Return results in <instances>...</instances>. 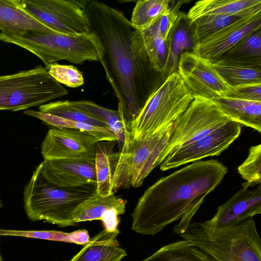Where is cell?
Masks as SVG:
<instances>
[{
  "instance_id": "1",
  "label": "cell",
  "mask_w": 261,
  "mask_h": 261,
  "mask_svg": "<svg viewBox=\"0 0 261 261\" xmlns=\"http://www.w3.org/2000/svg\"><path fill=\"white\" fill-rule=\"evenodd\" d=\"M90 32L97 38L99 57L126 122L134 120L159 87L161 75L152 68L140 31L124 14L98 1H88Z\"/></svg>"
},
{
  "instance_id": "2",
  "label": "cell",
  "mask_w": 261,
  "mask_h": 261,
  "mask_svg": "<svg viewBox=\"0 0 261 261\" xmlns=\"http://www.w3.org/2000/svg\"><path fill=\"white\" fill-rule=\"evenodd\" d=\"M227 171L218 160H210L194 162L162 177L139 199L132 214V229L153 236L179 219L178 226L187 227Z\"/></svg>"
},
{
  "instance_id": "3",
  "label": "cell",
  "mask_w": 261,
  "mask_h": 261,
  "mask_svg": "<svg viewBox=\"0 0 261 261\" xmlns=\"http://www.w3.org/2000/svg\"><path fill=\"white\" fill-rule=\"evenodd\" d=\"M178 235L212 261H261V240L253 218L223 227L191 222Z\"/></svg>"
},
{
  "instance_id": "4",
  "label": "cell",
  "mask_w": 261,
  "mask_h": 261,
  "mask_svg": "<svg viewBox=\"0 0 261 261\" xmlns=\"http://www.w3.org/2000/svg\"><path fill=\"white\" fill-rule=\"evenodd\" d=\"M96 193L93 185L70 188L54 185L43 177L39 165L24 188V208L33 222L44 221L61 227L76 226L74 211Z\"/></svg>"
},
{
  "instance_id": "5",
  "label": "cell",
  "mask_w": 261,
  "mask_h": 261,
  "mask_svg": "<svg viewBox=\"0 0 261 261\" xmlns=\"http://www.w3.org/2000/svg\"><path fill=\"white\" fill-rule=\"evenodd\" d=\"M194 99L177 72L168 75L148 97L136 118L126 122L129 136L146 140L175 121Z\"/></svg>"
},
{
  "instance_id": "6",
  "label": "cell",
  "mask_w": 261,
  "mask_h": 261,
  "mask_svg": "<svg viewBox=\"0 0 261 261\" xmlns=\"http://www.w3.org/2000/svg\"><path fill=\"white\" fill-rule=\"evenodd\" d=\"M0 40L28 50L41 60L45 66L62 60L75 64L99 61V42L91 32L75 36L34 31L13 34L0 33Z\"/></svg>"
},
{
  "instance_id": "7",
  "label": "cell",
  "mask_w": 261,
  "mask_h": 261,
  "mask_svg": "<svg viewBox=\"0 0 261 261\" xmlns=\"http://www.w3.org/2000/svg\"><path fill=\"white\" fill-rule=\"evenodd\" d=\"M174 122L151 137L138 140L131 138L124 127V140L117 152L113 178V192L120 188L141 186L151 171L159 165L174 129Z\"/></svg>"
},
{
  "instance_id": "8",
  "label": "cell",
  "mask_w": 261,
  "mask_h": 261,
  "mask_svg": "<svg viewBox=\"0 0 261 261\" xmlns=\"http://www.w3.org/2000/svg\"><path fill=\"white\" fill-rule=\"evenodd\" d=\"M67 94V89L41 65L0 76V111L27 110Z\"/></svg>"
},
{
  "instance_id": "9",
  "label": "cell",
  "mask_w": 261,
  "mask_h": 261,
  "mask_svg": "<svg viewBox=\"0 0 261 261\" xmlns=\"http://www.w3.org/2000/svg\"><path fill=\"white\" fill-rule=\"evenodd\" d=\"M230 121L231 118L216 101L194 97L175 121L169 142L160 158L159 165L177 147L200 139Z\"/></svg>"
},
{
  "instance_id": "10",
  "label": "cell",
  "mask_w": 261,
  "mask_h": 261,
  "mask_svg": "<svg viewBox=\"0 0 261 261\" xmlns=\"http://www.w3.org/2000/svg\"><path fill=\"white\" fill-rule=\"evenodd\" d=\"M34 17L57 32L69 35L90 33L86 12L88 1L19 0Z\"/></svg>"
},
{
  "instance_id": "11",
  "label": "cell",
  "mask_w": 261,
  "mask_h": 261,
  "mask_svg": "<svg viewBox=\"0 0 261 261\" xmlns=\"http://www.w3.org/2000/svg\"><path fill=\"white\" fill-rule=\"evenodd\" d=\"M177 72L194 97L215 100L230 96L234 92V87L225 82L210 61L193 52L180 55Z\"/></svg>"
},
{
  "instance_id": "12",
  "label": "cell",
  "mask_w": 261,
  "mask_h": 261,
  "mask_svg": "<svg viewBox=\"0 0 261 261\" xmlns=\"http://www.w3.org/2000/svg\"><path fill=\"white\" fill-rule=\"evenodd\" d=\"M242 126L232 120L200 139L177 147L160 165V170L164 171L220 155L239 137Z\"/></svg>"
},
{
  "instance_id": "13",
  "label": "cell",
  "mask_w": 261,
  "mask_h": 261,
  "mask_svg": "<svg viewBox=\"0 0 261 261\" xmlns=\"http://www.w3.org/2000/svg\"><path fill=\"white\" fill-rule=\"evenodd\" d=\"M43 177L60 187L96 185L95 154L61 160H44L39 164Z\"/></svg>"
},
{
  "instance_id": "14",
  "label": "cell",
  "mask_w": 261,
  "mask_h": 261,
  "mask_svg": "<svg viewBox=\"0 0 261 261\" xmlns=\"http://www.w3.org/2000/svg\"><path fill=\"white\" fill-rule=\"evenodd\" d=\"M97 139L87 132L70 128L48 130L41 145L44 160H61L95 154Z\"/></svg>"
},
{
  "instance_id": "15",
  "label": "cell",
  "mask_w": 261,
  "mask_h": 261,
  "mask_svg": "<svg viewBox=\"0 0 261 261\" xmlns=\"http://www.w3.org/2000/svg\"><path fill=\"white\" fill-rule=\"evenodd\" d=\"M261 26V12L237 21L195 45L192 52L211 62L215 61Z\"/></svg>"
},
{
  "instance_id": "16",
  "label": "cell",
  "mask_w": 261,
  "mask_h": 261,
  "mask_svg": "<svg viewBox=\"0 0 261 261\" xmlns=\"http://www.w3.org/2000/svg\"><path fill=\"white\" fill-rule=\"evenodd\" d=\"M261 214V185L250 190L243 184L242 188L218 206L215 215L204 222L212 227L232 226Z\"/></svg>"
},
{
  "instance_id": "17",
  "label": "cell",
  "mask_w": 261,
  "mask_h": 261,
  "mask_svg": "<svg viewBox=\"0 0 261 261\" xmlns=\"http://www.w3.org/2000/svg\"><path fill=\"white\" fill-rule=\"evenodd\" d=\"M126 202L116 197L114 193L106 197L96 193L77 207L72 215L73 220L76 223L101 220L105 229L114 231L117 229L120 223L119 216L125 213Z\"/></svg>"
},
{
  "instance_id": "18",
  "label": "cell",
  "mask_w": 261,
  "mask_h": 261,
  "mask_svg": "<svg viewBox=\"0 0 261 261\" xmlns=\"http://www.w3.org/2000/svg\"><path fill=\"white\" fill-rule=\"evenodd\" d=\"M119 229L100 231L84 245L80 251L68 261H121L127 256L117 237Z\"/></svg>"
},
{
  "instance_id": "19",
  "label": "cell",
  "mask_w": 261,
  "mask_h": 261,
  "mask_svg": "<svg viewBox=\"0 0 261 261\" xmlns=\"http://www.w3.org/2000/svg\"><path fill=\"white\" fill-rule=\"evenodd\" d=\"M0 30L5 34L25 31L57 32L31 15L19 0H0Z\"/></svg>"
},
{
  "instance_id": "20",
  "label": "cell",
  "mask_w": 261,
  "mask_h": 261,
  "mask_svg": "<svg viewBox=\"0 0 261 261\" xmlns=\"http://www.w3.org/2000/svg\"><path fill=\"white\" fill-rule=\"evenodd\" d=\"M193 34V23L187 14L180 12L166 41L167 56L164 77L177 72L179 58L182 54L192 52L195 44Z\"/></svg>"
},
{
  "instance_id": "21",
  "label": "cell",
  "mask_w": 261,
  "mask_h": 261,
  "mask_svg": "<svg viewBox=\"0 0 261 261\" xmlns=\"http://www.w3.org/2000/svg\"><path fill=\"white\" fill-rule=\"evenodd\" d=\"M261 12L260 0H203L196 2L187 14L191 21L208 15L248 17Z\"/></svg>"
},
{
  "instance_id": "22",
  "label": "cell",
  "mask_w": 261,
  "mask_h": 261,
  "mask_svg": "<svg viewBox=\"0 0 261 261\" xmlns=\"http://www.w3.org/2000/svg\"><path fill=\"white\" fill-rule=\"evenodd\" d=\"M223 64L261 68V30L252 32L217 60Z\"/></svg>"
},
{
  "instance_id": "23",
  "label": "cell",
  "mask_w": 261,
  "mask_h": 261,
  "mask_svg": "<svg viewBox=\"0 0 261 261\" xmlns=\"http://www.w3.org/2000/svg\"><path fill=\"white\" fill-rule=\"evenodd\" d=\"M116 142L100 141L96 144V192L101 196H108L114 193L113 178L118 158L117 152L114 150Z\"/></svg>"
},
{
  "instance_id": "24",
  "label": "cell",
  "mask_w": 261,
  "mask_h": 261,
  "mask_svg": "<svg viewBox=\"0 0 261 261\" xmlns=\"http://www.w3.org/2000/svg\"><path fill=\"white\" fill-rule=\"evenodd\" d=\"M232 120L261 133V101L232 97L215 100Z\"/></svg>"
},
{
  "instance_id": "25",
  "label": "cell",
  "mask_w": 261,
  "mask_h": 261,
  "mask_svg": "<svg viewBox=\"0 0 261 261\" xmlns=\"http://www.w3.org/2000/svg\"><path fill=\"white\" fill-rule=\"evenodd\" d=\"M70 103L73 106L89 113L105 122L115 134L119 150L122 148L124 140V127L126 121L119 104L118 110L115 111L101 107L87 100L70 101Z\"/></svg>"
},
{
  "instance_id": "26",
  "label": "cell",
  "mask_w": 261,
  "mask_h": 261,
  "mask_svg": "<svg viewBox=\"0 0 261 261\" xmlns=\"http://www.w3.org/2000/svg\"><path fill=\"white\" fill-rule=\"evenodd\" d=\"M140 261H212L209 257L185 240L167 244Z\"/></svg>"
},
{
  "instance_id": "27",
  "label": "cell",
  "mask_w": 261,
  "mask_h": 261,
  "mask_svg": "<svg viewBox=\"0 0 261 261\" xmlns=\"http://www.w3.org/2000/svg\"><path fill=\"white\" fill-rule=\"evenodd\" d=\"M23 113L38 118L54 127L70 128L87 132L94 136L98 141H117L115 134L108 127L98 126L89 123L68 120L32 110H25Z\"/></svg>"
},
{
  "instance_id": "28",
  "label": "cell",
  "mask_w": 261,
  "mask_h": 261,
  "mask_svg": "<svg viewBox=\"0 0 261 261\" xmlns=\"http://www.w3.org/2000/svg\"><path fill=\"white\" fill-rule=\"evenodd\" d=\"M168 0H139L134 8L130 22L135 30L152 26L170 6Z\"/></svg>"
},
{
  "instance_id": "29",
  "label": "cell",
  "mask_w": 261,
  "mask_h": 261,
  "mask_svg": "<svg viewBox=\"0 0 261 261\" xmlns=\"http://www.w3.org/2000/svg\"><path fill=\"white\" fill-rule=\"evenodd\" d=\"M140 33L144 49L152 68L164 77L167 56L166 41L152 26Z\"/></svg>"
},
{
  "instance_id": "30",
  "label": "cell",
  "mask_w": 261,
  "mask_h": 261,
  "mask_svg": "<svg viewBox=\"0 0 261 261\" xmlns=\"http://www.w3.org/2000/svg\"><path fill=\"white\" fill-rule=\"evenodd\" d=\"M16 236L84 245L90 239L88 231L78 229L71 232L56 230L0 229V236Z\"/></svg>"
},
{
  "instance_id": "31",
  "label": "cell",
  "mask_w": 261,
  "mask_h": 261,
  "mask_svg": "<svg viewBox=\"0 0 261 261\" xmlns=\"http://www.w3.org/2000/svg\"><path fill=\"white\" fill-rule=\"evenodd\" d=\"M40 112L64 119L108 127L106 124L89 113L73 106L69 100H59L43 104L38 108Z\"/></svg>"
},
{
  "instance_id": "32",
  "label": "cell",
  "mask_w": 261,
  "mask_h": 261,
  "mask_svg": "<svg viewBox=\"0 0 261 261\" xmlns=\"http://www.w3.org/2000/svg\"><path fill=\"white\" fill-rule=\"evenodd\" d=\"M211 63L225 82L233 87L247 84L261 83L260 68Z\"/></svg>"
},
{
  "instance_id": "33",
  "label": "cell",
  "mask_w": 261,
  "mask_h": 261,
  "mask_svg": "<svg viewBox=\"0 0 261 261\" xmlns=\"http://www.w3.org/2000/svg\"><path fill=\"white\" fill-rule=\"evenodd\" d=\"M243 18L245 17L237 15H208L198 18L192 21L194 25L195 45L211 35Z\"/></svg>"
},
{
  "instance_id": "34",
  "label": "cell",
  "mask_w": 261,
  "mask_h": 261,
  "mask_svg": "<svg viewBox=\"0 0 261 261\" xmlns=\"http://www.w3.org/2000/svg\"><path fill=\"white\" fill-rule=\"evenodd\" d=\"M238 171L246 181L243 184L252 187L261 183V144L252 146L246 159L238 168Z\"/></svg>"
},
{
  "instance_id": "35",
  "label": "cell",
  "mask_w": 261,
  "mask_h": 261,
  "mask_svg": "<svg viewBox=\"0 0 261 261\" xmlns=\"http://www.w3.org/2000/svg\"><path fill=\"white\" fill-rule=\"evenodd\" d=\"M45 68L49 74L60 84L72 88L80 87L84 84L83 73L73 66L55 62L45 66Z\"/></svg>"
},
{
  "instance_id": "36",
  "label": "cell",
  "mask_w": 261,
  "mask_h": 261,
  "mask_svg": "<svg viewBox=\"0 0 261 261\" xmlns=\"http://www.w3.org/2000/svg\"><path fill=\"white\" fill-rule=\"evenodd\" d=\"M183 2L178 1L176 5L169 6L152 25L165 41L178 16L179 10Z\"/></svg>"
},
{
  "instance_id": "37",
  "label": "cell",
  "mask_w": 261,
  "mask_h": 261,
  "mask_svg": "<svg viewBox=\"0 0 261 261\" xmlns=\"http://www.w3.org/2000/svg\"><path fill=\"white\" fill-rule=\"evenodd\" d=\"M234 93L229 97L261 101V83H252L234 87Z\"/></svg>"
},
{
  "instance_id": "38",
  "label": "cell",
  "mask_w": 261,
  "mask_h": 261,
  "mask_svg": "<svg viewBox=\"0 0 261 261\" xmlns=\"http://www.w3.org/2000/svg\"><path fill=\"white\" fill-rule=\"evenodd\" d=\"M3 206L2 201L0 198V208H2Z\"/></svg>"
},
{
  "instance_id": "39",
  "label": "cell",
  "mask_w": 261,
  "mask_h": 261,
  "mask_svg": "<svg viewBox=\"0 0 261 261\" xmlns=\"http://www.w3.org/2000/svg\"><path fill=\"white\" fill-rule=\"evenodd\" d=\"M0 261H3V257L2 256L1 252H0Z\"/></svg>"
}]
</instances>
